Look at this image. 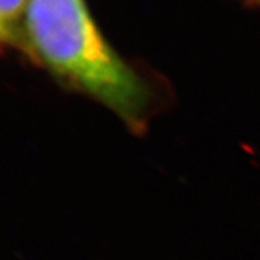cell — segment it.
Segmentation results:
<instances>
[{
  "mask_svg": "<svg viewBox=\"0 0 260 260\" xmlns=\"http://www.w3.org/2000/svg\"><path fill=\"white\" fill-rule=\"evenodd\" d=\"M24 53L63 86L92 98L129 128L144 126L151 93L98 27L86 0H30Z\"/></svg>",
  "mask_w": 260,
  "mask_h": 260,
  "instance_id": "1",
  "label": "cell"
},
{
  "mask_svg": "<svg viewBox=\"0 0 260 260\" xmlns=\"http://www.w3.org/2000/svg\"><path fill=\"white\" fill-rule=\"evenodd\" d=\"M258 2H259V3H260V0H258Z\"/></svg>",
  "mask_w": 260,
  "mask_h": 260,
  "instance_id": "2",
  "label": "cell"
}]
</instances>
